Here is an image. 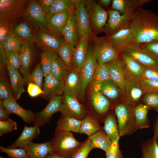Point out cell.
I'll return each mask as SVG.
<instances>
[{"label": "cell", "instance_id": "680465c9", "mask_svg": "<svg viewBox=\"0 0 158 158\" xmlns=\"http://www.w3.org/2000/svg\"><path fill=\"white\" fill-rule=\"evenodd\" d=\"M27 91L29 95L32 97H35L41 94L43 92L41 88L37 85L32 83L28 84Z\"/></svg>", "mask_w": 158, "mask_h": 158}, {"label": "cell", "instance_id": "6125c7cd", "mask_svg": "<svg viewBox=\"0 0 158 158\" xmlns=\"http://www.w3.org/2000/svg\"><path fill=\"white\" fill-rule=\"evenodd\" d=\"M42 8L47 14L54 0H38Z\"/></svg>", "mask_w": 158, "mask_h": 158}, {"label": "cell", "instance_id": "ffe728a7", "mask_svg": "<svg viewBox=\"0 0 158 158\" xmlns=\"http://www.w3.org/2000/svg\"><path fill=\"white\" fill-rule=\"evenodd\" d=\"M66 42L75 47L79 40V34L73 9L69 11L67 22L62 32Z\"/></svg>", "mask_w": 158, "mask_h": 158}, {"label": "cell", "instance_id": "b9f144b4", "mask_svg": "<svg viewBox=\"0 0 158 158\" xmlns=\"http://www.w3.org/2000/svg\"><path fill=\"white\" fill-rule=\"evenodd\" d=\"M141 149V158H158V145L153 137L142 143Z\"/></svg>", "mask_w": 158, "mask_h": 158}, {"label": "cell", "instance_id": "7dc6e473", "mask_svg": "<svg viewBox=\"0 0 158 158\" xmlns=\"http://www.w3.org/2000/svg\"><path fill=\"white\" fill-rule=\"evenodd\" d=\"M141 102L149 109H152L158 112V92H152L144 94Z\"/></svg>", "mask_w": 158, "mask_h": 158}, {"label": "cell", "instance_id": "1f68e13d", "mask_svg": "<svg viewBox=\"0 0 158 158\" xmlns=\"http://www.w3.org/2000/svg\"><path fill=\"white\" fill-rule=\"evenodd\" d=\"M69 15V11H65L47 17V28L61 33L67 22Z\"/></svg>", "mask_w": 158, "mask_h": 158}, {"label": "cell", "instance_id": "c3c4849f", "mask_svg": "<svg viewBox=\"0 0 158 158\" xmlns=\"http://www.w3.org/2000/svg\"><path fill=\"white\" fill-rule=\"evenodd\" d=\"M0 151L7 154L8 157L11 158H31L24 149L21 148H10L0 147Z\"/></svg>", "mask_w": 158, "mask_h": 158}, {"label": "cell", "instance_id": "9a60e30c", "mask_svg": "<svg viewBox=\"0 0 158 158\" xmlns=\"http://www.w3.org/2000/svg\"><path fill=\"white\" fill-rule=\"evenodd\" d=\"M86 6L89 12L91 23L97 31H104L109 16L108 11L99 4L92 1L86 2Z\"/></svg>", "mask_w": 158, "mask_h": 158}, {"label": "cell", "instance_id": "be15d7a7", "mask_svg": "<svg viewBox=\"0 0 158 158\" xmlns=\"http://www.w3.org/2000/svg\"><path fill=\"white\" fill-rule=\"evenodd\" d=\"M153 137L158 145V116L153 123Z\"/></svg>", "mask_w": 158, "mask_h": 158}, {"label": "cell", "instance_id": "484cf974", "mask_svg": "<svg viewBox=\"0 0 158 158\" xmlns=\"http://www.w3.org/2000/svg\"><path fill=\"white\" fill-rule=\"evenodd\" d=\"M64 82V93L78 98L80 87V72L73 68L68 69Z\"/></svg>", "mask_w": 158, "mask_h": 158}, {"label": "cell", "instance_id": "e7e4bbea", "mask_svg": "<svg viewBox=\"0 0 158 158\" xmlns=\"http://www.w3.org/2000/svg\"><path fill=\"white\" fill-rule=\"evenodd\" d=\"M44 158H68L64 157L51 153L47 154Z\"/></svg>", "mask_w": 158, "mask_h": 158}, {"label": "cell", "instance_id": "f5cc1de1", "mask_svg": "<svg viewBox=\"0 0 158 158\" xmlns=\"http://www.w3.org/2000/svg\"><path fill=\"white\" fill-rule=\"evenodd\" d=\"M13 22L0 24V44H2L6 38L13 33Z\"/></svg>", "mask_w": 158, "mask_h": 158}, {"label": "cell", "instance_id": "8fae6325", "mask_svg": "<svg viewBox=\"0 0 158 158\" xmlns=\"http://www.w3.org/2000/svg\"><path fill=\"white\" fill-rule=\"evenodd\" d=\"M60 112L66 116L82 121L89 113L77 98L64 93L62 96V104Z\"/></svg>", "mask_w": 158, "mask_h": 158}, {"label": "cell", "instance_id": "e0dca14e", "mask_svg": "<svg viewBox=\"0 0 158 158\" xmlns=\"http://www.w3.org/2000/svg\"><path fill=\"white\" fill-rule=\"evenodd\" d=\"M108 37L112 46L120 54L134 43V37L129 28L121 30Z\"/></svg>", "mask_w": 158, "mask_h": 158}, {"label": "cell", "instance_id": "52a82bcc", "mask_svg": "<svg viewBox=\"0 0 158 158\" xmlns=\"http://www.w3.org/2000/svg\"><path fill=\"white\" fill-rule=\"evenodd\" d=\"M108 11V18L104 30L106 37H109L121 30L129 28L133 11L128 10L121 15L120 12L116 10H109Z\"/></svg>", "mask_w": 158, "mask_h": 158}, {"label": "cell", "instance_id": "74e56055", "mask_svg": "<svg viewBox=\"0 0 158 158\" xmlns=\"http://www.w3.org/2000/svg\"><path fill=\"white\" fill-rule=\"evenodd\" d=\"M120 55L125 69L140 80L142 66L124 52L121 53Z\"/></svg>", "mask_w": 158, "mask_h": 158}, {"label": "cell", "instance_id": "4316f807", "mask_svg": "<svg viewBox=\"0 0 158 158\" xmlns=\"http://www.w3.org/2000/svg\"><path fill=\"white\" fill-rule=\"evenodd\" d=\"M31 158H44L48 154L53 153L50 141L41 143L31 141L23 146Z\"/></svg>", "mask_w": 158, "mask_h": 158}, {"label": "cell", "instance_id": "bcb514c9", "mask_svg": "<svg viewBox=\"0 0 158 158\" xmlns=\"http://www.w3.org/2000/svg\"><path fill=\"white\" fill-rule=\"evenodd\" d=\"M15 98L11 84L4 75L0 76V99L4 100Z\"/></svg>", "mask_w": 158, "mask_h": 158}, {"label": "cell", "instance_id": "83f0119b", "mask_svg": "<svg viewBox=\"0 0 158 158\" xmlns=\"http://www.w3.org/2000/svg\"><path fill=\"white\" fill-rule=\"evenodd\" d=\"M39 127L36 126L28 127L25 126L21 134L17 140L8 147L10 148H21L33 139L36 138L39 135Z\"/></svg>", "mask_w": 158, "mask_h": 158}, {"label": "cell", "instance_id": "f907efd6", "mask_svg": "<svg viewBox=\"0 0 158 158\" xmlns=\"http://www.w3.org/2000/svg\"><path fill=\"white\" fill-rule=\"evenodd\" d=\"M94 148L91 141L87 138L83 142V145L78 151L70 158H87L89 153Z\"/></svg>", "mask_w": 158, "mask_h": 158}, {"label": "cell", "instance_id": "44dd1931", "mask_svg": "<svg viewBox=\"0 0 158 158\" xmlns=\"http://www.w3.org/2000/svg\"><path fill=\"white\" fill-rule=\"evenodd\" d=\"M43 86V94L50 99L64 93V80H58L50 73L45 77Z\"/></svg>", "mask_w": 158, "mask_h": 158}, {"label": "cell", "instance_id": "94428289", "mask_svg": "<svg viewBox=\"0 0 158 158\" xmlns=\"http://www.w3.org/2000/svg\"><path fill=\"white\" fill-rule=\"evenodd\" d=\"M3 100H0V121H5L9 118L10 114L3 106Z\"/></svg>", "mask_w": 158, "mask_h": 158}, {"label": "cell", "instance_id": "277c9868", "mask_svg": "<svg viewBox=\"0 0 158 158\" xmlns=\"http://www.w3.org/2000/svg\"><path fill=\"white\" fill-rule=\"evenodd\" d=\"M21 15L36 31L41 28H47V16L38 0L29 1Z\"/></svg>", "mask_w": 158, "mask_h": 158}, {"label": "cell", "instance_id": "603a6c76", "mask_svg": "<svg viewBox=\"0 0 158 158\" xmlns=\"http://www.w3.org/2000/svg\"><path fill=\"white\" fill-rule=\"evenodd\" d=\"M89 39L86 37L80 38L73 51V68L79 72L86 58L89 48Z\"/></svg>", "mask_w": 158, "mask_h": 158}, {"label": "cell", "instance_id": "3957f363", "mask_svg": "<svg viewBox=\"0 0 158 158\" xmlns=\"http://www.w3.org/2000/svg\"><path fill=\"white\" fill-rule=\"evenodd\" d=\"M134 108L125 101L116 105L114 111L117 118L120 137L130 135L137 130Z\"/></svg>", "mask_w": 158, "mask_h": 158}, {"label": "cell", "instance_id": "03108f58", "mask_svg": "<svg viewBox=\"0 0 158 158\" xmlns=\"http://www.w3.org/2000/svg\"><path fill=\"white\" fill-rule=\"evenodd\" d=\"M99 2L102 5L104 6H108L111 2V0H101Z\"/></svg>", "mask_w": 158, "mask_h": 158}, {"label": "cell", "instance_id": "6da1fadb", "mask_svg": "<svg viewBox=\"0 0 158 158\" xmlns=\"http://www.w3.org/2000/svg\"><path fill=\"white\" fill-rule=\"evenodd\" d=\"M134 43L142 44L158 40V15L149 10L139 8L133 13L129 28Z\"/></svg>", "mask_w": 158, "mask_h": 158}, {"label": "cell", "instance_id": "f6af8a7d", "mask_svg": "<svg viewBox=\"0 0 158 158\" xmlns=\"http://www.w3.org/2000/svg\"><path fill=\"white\" fill-rule=\"evenodd\" d=\"M44 74L40 63L38 64L32 72L29 74L25 80L28 84L32 83L39 86L41 88L43 86Z\"/></svg>", "mask_w": 158, "mask_h": 158}, {"label": "cell", "instance_id": "9c48e42d", "mask_svg": "<svg viewBox=\"0 0 158 158\" xmlns=\"http://www.w3.org/2000/svg\"><path fill=\"white\" fill-rule=\"evenodd\" d=\"M29 1L0 0V24L13 22L21 15Z\"/></svg>", "mask_w": 158, "mask_h": 158}, {"label": "cell", "instance_id": "836d02e7", "mask_svg": "<svg viewBox=\"0 0 158 158\" xmlns=\"http://www.w3.org/2000/svg\"><path fill=\"white\" fill-rule=\"evenodd\" d=\"M59 57L57 52L55 51L46 49H42L40 64L44 77L50 73L54 61Z\"/></svg>", "mask_w": 158, "mask_h": 158}, {"label": "cell", "instance_id": "ba28073f", "mask_svg": "<svg viewBox=\"0 0 158 158\" xmlns=\"http://www.w3.org/2000/svg\"><path fill=\"white\" fill-rule=\"evenodd\" d=\"M125 80V101L135 107L144 95L140 83V80L131 74L124 67Z\"/></svg>", "mask_w": 158, "mask_h": 158}, {"label": "cell", "instance_id": "003e7915", "mask_svg": "<svg viewBox=\"0 0 158 158\" xmlns=\"http://www.w3.org/2000/svg\"><path fill=\"white\" fill-rule=\"evenodd\" d=\"M0 158H4L2 157H1V156H0Z\"/></svg>", "mask_w": 158, "mask_h": 158}, {"label": "cell", "instance_id": "cb8c5ba5", "mask_svg": "<svg viewBox=\"0 0 158 158\" xmlns=\"http://www.w3.org/2000/svg\"><path fill=\"white\" fill-rule=\"evenodd\" d=\"M106 64L109 68L110 78L118 85L124 95L125 80L124 65L121 57Z\"/></svg>", "mask_w": 158, "mask_h": 158}, {"label": "cell", "instance_id": "7402d4cb", "mask_svg": "<svg viewBox=\"0 0 158 158\" xmlns=\"http://www.w3.org/2000/svg\"><path fill=\"white\" fill-rule=\"evenodd\" d=\"M95 87L109 100L116 102L124 97V94L118 85L110 78L97 85Z\"/></svg>", "mask_w": 158, "mask_h": 158}, {"label": "cell", "instance_id": "4dcf8cb0", "mask_svg": "<svg viewBox=\"0 0 158 158\" xmlns=\"http://www.w3.org/2000/svg\"><path fill=\"white\" fill-rule=\"evenodd\" d=\"M103 122V129L112 142L120 138L118 125L115 116L113 112L107 114Z\"/></svg>", "mask_w": 158, "mask_h": 158}, {"label": "cell", "instance_id": "d4e9b609", "mask_svg": "<svg viewBox=\"0 0 158 158\" xmlns=\"http://www.w3.org/2000/svg\"><path fill=\"white\" fill-rule=\"evenodd\" d=\"M6 67L14 98L16 101L20 98L22 94L25 91L24 87L25 81L18 70L13 68L7 63Z\"/></svg>", "mask_w": 158, "mask_h": 158}, {"label": "cell", "instance_id": "8d00e7d4", "mask_svg": "<svg viewBox=\"0 0 158 158\" xmlns=\"http://www.w3.org/2000/svg\"><path fill=\"white\" fill-rule=\"evenodd\" d=\"M13 33L22 40L33 43L36 40L35 32H34L26 22H22L16 26Z\"/></svg>", "mask_w": 158, "mask_h": 158}, {"label": "cell", "instance_id": "e575fe53", "mask_svg": "<svg viewBox=\"0 0 158 158\" xmlns=\"http://www.w3.org/2000/svg\"><path fill=\"white\" fill-rule=\"evenodd\" d=\"M94 148L100 149L106 152L111 146L112 142L103 129L88 136Z\"/></svg>", "mask_w": 158, "mask_h": 158}, {"label": "cell", "instance_id": "6f0895ef", "mask_svg": "<svg viewBox=\"0 0 158 158\" xmlns=\"http://www.w3.org/2000/svg\"><path fill=\"white\" fill-rule=\"evenodd\" d=\"M140 45L142 48L158 58V40Z\"/></svg>", "mask_w": 158, "mask_h": 158}, {"label": "cell", "instance_id": "5bb4252c", "mask_svg": "<svg viewBox=\"0 0 158 158\" xmlns=\"http://www.w3.org/2000/svg\"><path fill=\"white\" fill-rule=\"evenodd\" d=\"M62 104L61 96H56L50 98L46 106L36 114L35 120L33 126L40 127L48 123L55 113L60 112Z\"/></svg>", "mask_w": 158, "mask_h": 158}, {"label": "cell", "instance_id": "d590c367", "mask_svg": "<svg viewBox=\"0 0 158 158\" xmlns=\"http://www.w3.org/2000/svg\"><path fill=\"white\" fill-rule=\"evenodd\" d=\"M102 128L100 123L89 113L81 121L79 133L89 136Z\"/></svg>", "mask_w": 158, "mask_h": 158}, {"label": "cell", "instance_id": "681fc988", "mask_svg": "<svg viewBox=\"0 0 158 158\" xmlns=\"http://www.w3.org/2000/svg\"><path fill=\"white\" fill-rule=\"evenodd\" d=\"M142 66L141 79L158 80V65Z\"/></svg>", "mask_w": 158, "mask_h": 158}, {"label": "cell", "instance_id": "f35d334b", "mask_svg": "<svg viewBox=\"0 0 158 158\" xmlns=\"http://www.w3.org/2000/svg\"><path fill=\"white\" fill-rule=\"evenodd\" d=\"M74 47L66 42L57 51L59 57L68 69L73 68V57Z\"/></svg>", "mask_w": 158, "mask_h": 158}, {"label": "cell", "instance_id": "f546056e", "mask_svg": "<svg viewBox=\"0 0 158 158\" xmlns=\"http://www.w3.org/2000/svg\"><path fill=\"white\" fill-rule=\"evenodd\" d=\"M150 0H113L111 8L123 14L128 10L133 12L141 8L144 4L150 2Z\"/></svg>", "mask_w": 158, "mask_h": 158}, {"label": "cell", "instance_id": "816d5d0a", "mask_svg": "<svg viewBox=\"0 0 158 158\" xmlns=\"http://www.w3.org/2000/svg\"><path fill=\"white\" fill-rule=\"evenodd\" d=\"M6 55L7 63L10 66L16 69H20L21 65L20 52H6Z\"/></svg>", "mask_w": 158, "mask_h": 158}, {"label": "cell", "instance_id": "91938a15", "mask_svg": "<svg viewBox=\"0 0 158 158\" xmlns=\"http://www.w3.org/2000/svg\"><path fill=\"white\" fill-rule=\"evenodd\" d=\"M7 61L6 52L2 45H0V76L4 75V68L6 67Z\"/></svg>", "mask_w": 158, "mask_h": 158}, {"label": "cell", "instance_id": "7a4b0ae2", "mask_svg": "<svg viewBox=\"0 0 158 158\" xmlns=\"http://www.w3.org/2000/svg\"><path fill=\"white\" fill-rule=\"evenodd\" d=\"M50 141L53 153L68 158L74 154L83 143L78 141L72 132L65 131L54 133Z\"/></svg>", "mask_w": 158, "mask_h": 158}, {"label": "cell", "instance_id": "60d3db41", "mask_svg": "<svg viewBox=\"0 0 158 158\" xmlns=\"http://www.w3.org/2000/svg\"><path fill=\"white\" fill-rule=\"evenodd\" d=\"M74 6V0H54L51 7L47 13V17L73 10Z\"/></svg>", "mask_w": 158, "mask_h": 158}, {"label": "cell", "instance_id": "d6a6232c", "mask_svg": "<svg viewBox=\"0 0 158 158\" xmlns=\"http://www.w3.org/2000/svg\"><path fill=\"white\" fill-rule=\"evenodd\" d=\"M149 109L142 103L137 105L134 109V115L137 130L147 128L150 126L147 114Z\"/></svg>", "mask_w": 158, "mask_h": 158}, {"label": "cell", "instance_id": "ac0fdd59", "mask_svg": "<svg viewBox=\"0 0 158 158\" xmlns=\"http://www.w3.org/2000/svg\"><path fill=\"white\" fill-rule=\"evenodd\" d=\"M32 42L27 40H22L20 51L21 65L20 71L24 80L29 74L31 64L35 54V50Z\"/></svg>", "mask_w": 158, "mask_h": 158}, {"label": "cell", "instance_id": "4fadbf2b", "mask_svg": "<svg viewBox=\"0 0 158 158\" xmlns=\"http://www.w3.org/2000/svg\"><path fill=\"white\" fill-rule=\"evenodd\" d=\"M91 91L89 104L95 114L94 118L99 123L103 122L104 119L102 116H106L105 115L110 109L111 102L96 87Z\"/></svg>", "mask_w": 158, "mask_h": 158}, {"label": "cell", "instance_id": "7c38bea8", "mask_svg": "<svg viewBox=\"0 0 158 158\" xmlns=\"http://www.w3.org/2000/svg\"><path fill=\"white\" fill-rule=\"evenodd\" d=\"M73 10L78 29L80 38L89 37L91 35L90 17L86 6L85 0H74Z\"/></svg>", "mask_w": 158, "mask_h": 158}, {"label": "cell", "instance_id": "7bdbcfd3", "mask_svg": "<svg viewBox=\"0 0 158 158\" xmlns=\"http://www.w3.org/2000/svg\"><path fill=\"white\" fill-rule=\"evenodd\" d=\"M22 40L13 33L10 35L6 39L2 44L6 52H20L22 47Z\"/></svg>", "mask_w": 158, "mask_h": 158}, {"label": "cell", "instance_id": "11a10c76", "mask_svg": "<svg viewBox=\"0 0 158 158\" xmlns=\"http://www.w3.org/2000/svg\"><path fill=\"white\" fill-rule=\"evenodd\" d=\"M140 83L144 94L152 92H158V80H140Z\"/></svg>", "mask_w": 158, "mask_h": 158}, {"label": "cell", "instance_id": "8992f818", "mask_svg": "<svg viewBox=\"0 0 158 158\" xmlns=\"http://www.w3.org/2000/svg\"><path fill=\"white\" fill-rule=\"evenodd\" d=\"M37 45L42 49H46L56 52L66 42L61 32L43 28L35 32Z\"/></svg>", "mask_w": 158, "mask_h": 158}, {"label": "cell", "instance_id": "2e32d148", "mask_svg": "<svg viewBox=\"0 0 158 158\" xmlns=\"http://www.w3.org/2000/svg\"><path fill=\"white\" fill-rule=\"evenodd\" d=\"M123 52L141 65H158V58L142 48L139 44L134 43Z\"/></svg>", "mask_w": 158, "mask_h": 158}, {"label": "cell", "instance_id": "ab89813d", "mask_svg": "<svg viewBox=\"0 0 158 158\" xmlns=\"http://www.w3.org/2000/svg\"><path fill=\"white\" fill-rule=\"evenodd\" d=\"M110 78L109 68L107 64L98 65L89 85V89L91 90L98 84Z\"/></svg>", "mask_w": 158, "mask_h": 158}, {"label": "cell", "instance_id": "ee69618b", "mask_svg": "<svg viewBox=\"0 0 158 158\" xmlns=\"http://www.w3.org/2000/svg\"><path fill=\"white\" fill-rule=\"evenodd\" d=\"M68 70L59 57L54 61L50 74L58 80H64Z\"/></svg>", "mask_w": 158, "mask_h": 158}, {"label": "cell", "instance_id": "9f6ffc18", "mask_svg": "<svg viewBox=\"0 0 158 158\" xmlns=\"http://www.w3.org/2000/svg\"><path fill=\"white\" fill-rule=\"evenodd\" d=\"M17 129L16 123L9 118L5 121H0V137Z\"/></svg>", "mask_w": 158, "mask_h": 158}, {"label": "cell", "instance_id": "db71d44e", "mask_svg": "<svg viewBox=\"0 0 158 158\" xmlns=\"http://www.w3.org/2000/svg\"><path fill=\"white\" fill-rule=\"evenodd\" d=\"M119 138L112 142L110 147L105 152L106 158H123L122 152L119 149Z\"/></svg>", "mask_w": 158, "mask_h": 158}, {"label": "cell", "instance_id": "d6986e66", "mask_svg": "<svg viewBox=\"0 0 158 158\" xmlns=\"http://www.w3.org/2000/svg\"><path fill=\"white\" fill-rule=\"evenodd\" d=\"M3 104L9 114H13L19 116L25 123L32 125L34 123L36 114L23 108L17 103L15 98L4 100Z\"/></svg>", "mask_w": 158, "mask_h": 158}, {"label": "cell", "instance_id": "30bf717a", "mask_svg": "<svg viewBox=\"0 0 158 158\" xmlns=\"http://www.w3.org/2000/svg\"><path fill=\"white\" fill-rule=\"evenodd\" d=\"M98 64L92 49L89 47L85 61L80 72V87L78 97H84L86 89L92 79Z\"/></svg>", "mask_w": 158, "mask_h": 158}, {"label": "cell", "instance_id": "f1b7e54d", "mask_svg": "<svg viewBox=\"0 0 158 158\" xmlns=\"http://www.w3.org/2000/svg\"><path fill=\"white\" fill-rule=\"evenodd\" d=\"M81 121L69 116L61 115L57 121L55 133L65 131L79 133Z\"/></svg>", "mask_w": 158, "mask_h": 158}, {"label": "cell", "instance_id": "5b68a950", "mask_svg": "<svg viewBox=\"0 0 158 158\" xmlns=\"http://www.w3.org/2000/svg\"><path fill=\"white\" fill-rule=\"evenodd\" d=\"M92 49L98 65L106 64L118 59L120 54L113 47L107 37L94 36Z\"/></svg>", "mask_w": 158, "mask_h": 158}]
</instances>
